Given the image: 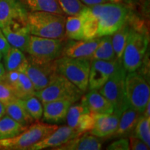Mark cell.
<instances>
[{
    "mask_svg": "<svg viewBox=\"0 0 150 150\" xmlns=\"http://www.w3.org/2000/svg\"><path fill=\"white\" fill-rule=\"evenodd\" d=\"M93 128L90 133L98 138L112 136L117 128L120 115L113 112L110 114L95 115Z\"/></svg>",
    "mask_w": 150,
    "mask_h": 150,
    "instance_id": "cell-18",
    "label": "cell"
},
{
    "mask_svg": "<svg viewBox=\"0 0 150 150\" xmlns=\"http://www.w3.org/2000/svg\"><path fill=\"white\" fill-rule=\"evenodd\" d=\"M129 148L132 150H147L149 147L145 142L134 136H129Z\"/></svg>",
    "mask_w": 150,
    "mask_h": 150,
    "instance_id": "cell-36",
    "label": "cell"
},
{
    "mask_svg": "<svg viewBox=\"0 0 150 150\" xmlns=\"http://www.w3.org/2000/svg\"><path fill=\"white\" fill-rule=\"evenodd\" d=\"M115 59V54L112 47L111 35L100 37V40L94 52L91 60L111 61Z\"/></svg>",
    "mask_w": 150,
    "mask_h": 150,
    "instance_id": "cell-29",
    "label": "cell"
},
{
    "mask_svg": "<svg viewBox=\"0 0 150 150\" xmlns=\"http://www.w3.org/2000/svg\"><path fill=\"white\" fill-rule=\"evenodd\" d=\"M99 40L100 37L91 40H70L65 43L62 56L91 60Z\"/></svg>",
    "mask_w": 150,
    "mask_h": 150,
    "instance_id": "cell-14",
    "label": "cell"
},
{
    "mask_svg": "<svg viewBox=\"0 0 150 150\" xmlns=\"http://www.w3.org/2000/svg\"><path fill=\"white\" fill-rule=\"evenodd\" d=\"M10 47V44L8 43L1 29H0V52L2 54L3 56H4Z\"/></svg>",
    "mask_w": 150,
    "mask_h": 150,
    "instance_id": "cell-38",
    "label": "cell"
},
{
    "mask_svg": "<svg viewBox=\"0 0 150 150\" xmlns=\"http://www.w3.org/2000/svg\"><path fill=\"white\" fill-rule=\"evenodd\" d=\"M126 75L127 71L121 62L109 79L98 90L99 93L111 103L114 112L120 115L129 105L125 93Z\"/></svg>",
    "mask_w": 150,
    "mask_h": 150,
    "instance_id": "cell-8",
    "label": "cell"
},
{
    "mask_svg": "<svg viewBox=\"0 0 150 150\" xmlns=\"http://www.w3.org/2000/svg\"><path fill=\"white\" fill-rule=\"evenodd\" d=\"M17 98L14 90L11 86L2 80L0 81V102L4 105H6Z\"/></svg>",
    "mask_w": 150,
    "mask_h": 150,
    "instance_id": "cell-34",
    "label": "cell"
},
{
    "mask_svg": "<svg viewBox=\"0 0 150 150\" xmlns=\"http://www.w3.org/2000/svg\"><path fill=\"white\" fill-rule=\"evenodd\" d=\"M80 1L86 6H91L99 4L108 2L113 0H80Z\"/></svg>",
    "mask_w": 150,
    "mask_h": 150,
    "instance_id": "cell-39",
    "label": "cell"
},
{
    "mask_svg": "<svg viewBox=\"0 0 150 150\" xmlns=\"http://www.w3.org/2000/svg\"><path fill=\"white\" fill-rule=\"evenodd\" d=\"M65 14L68 16L78 15L86 6L80 0H56Z\"/></svg>",
    "mask_w": 150,
    "mask_h": 150,
    "instance_id": "cell-33",
    "label": "cell"
},
{
    "mask_svg": "<svg viewBox=\"0 0 150 150\" xmlns=\"http://www.w3.org/2000/svg\"><path fill=\"white\" fill-rule=\"evenodd\" d=\"M102 141L90 131L75 137L64 145L56 147V150H99L102 149Z\"/></svg>",
    "mask_w": 150,
    "mask_h": 150,
    "instance_id": "cell-20",
    "label": "cell"
},
{
    "mask_svg": "<svg viewBox=\"0 0 150 150\" xmlns=\"http://www.w3.org/2000/svg\"><path fill=\"white\" fill-rule=\"evenodd\" d=\"M106 149L109 150H129V142L127 138H121L119 140L112 142L108 146Z\"/></svg>",
    "mask_w": 150,
    "mask_h": 150,
    "instance_id": "cell-35",
    "label": "cell"
},
{
    "mask_svg": "<svg viewBox=\"0 0 150 150\" xmlns=\"http://www.w3.org/2000/svg\"><path fill=\"white\" fill-rule=\"evenodd\" d=\"M19 76H20V72L18 71H8V72L6 71L3 80L13 88L18 83Z\"/></svg>",
    "mask_w": 150,
    "mask_h": 150,
    "instance_id": "cell-37",
    "label": "cell"
},
{
    "mask_svg": "<svg viewBox=\"0 0 150 150\" xmlns=\"http://www.w3.org/2000/svg\"><path fill=\"white\" fill-rule=\"evenodd\" d=\"M6 73V70L4 65L2 63H0V81L3 80L4 76Z\"/></svg>",
    "mask_w": 150,
    "mask_h": 150,
    "instance_id": "cell-41",
    "label": "cell"
},
{
    "mask_svg": "<svg viewBox=\"0 0 150 150\" xmlns=\"http://www.w3.org/2000/svg\"><path fill=\"white\" fill-rule=\"evenodd\" d=\"M149 35L144 29L131 26L126 45L122 56V64L127 72L138 70L147 53Z\"/></svg>",
    "mask_w": 150,
    "mask_h": 150,
    "instance_id": "cell-4",
    "label": "cell"
},
{
    "mask_svg": "<svg viewBox=\"0 0 150 150\" xmlns=\"http://www.w3.org/2000/svg\"><path fill=\"white\" fill-rule=\"evenodd\" d=\"M29 11H47L65 15L56 0H19Z\"/></svg>",
    "mask_w": 150,
    "mask_h": 150,
    "instance_id": "cell-24",
    "label": "cell"
},
{
    "mask_svg": "<svg viewBox=\"0 0 150 150\" xmlns=\"http://www.w3.org/2000/svg\"><path fill=\"white\" fill-rule=\"evenodd\" d=\"M72 102L67 100H56L44 103L42 117L49 123H61L66 120V117Z\"/></svg>",
    "mask_w": 150,
    "mask_h": 150,
    "instance_id": "cell-19",
    "label": "cell"
},
{
    "mask_svg": "<svg viewBox=\"0 0 150 150\" xmlns=\"http://www.w3.org/2000/svg\"><path fill=\"white\" fill-rule=\"evenodd\" d=\"M88 7L97 19L99 38L113 34L129 17V8L122 4L106 2Z\"/></svg>",
    "mask_w": 150,
    "mask_h": 150,
    "instance_id": "cell-1",
    "label": "cell"
},
{
    "mask_svg": "<svg viewBox=\"0 0 150 150\" xmlns=\"http://www.w3.org/2000/svg\"><path fill=\"white\" fill-rule=\"evenodd\" d=\"M124 2L127 4V5L129 6H136L138 4H139L142 0H123Z\"/></svg>",
    "mask_w": 150,
    "mask_h": 150,
    "instance_id": "cell-40",
    "label": "cell"
},
{
    "mask_svg": "<svg viewBox=\"0 0 150 150\" xmlns=\"http://www.w3.org/2000/svg\"><path fill=\"white\" fill-rule=\"evenodd\" d=\"M4 67L8 71H18L24 72L28 65V59L26 58L23 52L18 48L11 47L4 56Z\"/></svg>",
    "mask_w": 150,
    "mask_h": 150,
    "instance_id": "cell-23",
    "label": "cell"
},
{
    "mask_svg": "<svg viewBox=\"0 0 150 150\" xmlns=\"http://www.w3.org/2000/svg\"><path fill=\"white\" fill-rule=\"evenodd\" d=\"M127 102L140 113H143L150 101V88L147 80L136 71L128 72L125 79Z\"/></svg>",
    "mask_w": 150,
    "mask_h": 150,
    "instance_id": "cell-9",
    "label": "cell"
},
{
    "mask_svg": "<svg viewBox=\"0 0 150 150\" xmlns=\"http://www.w3.org/2000/svg\"><path fill=\"white\" fill-rule=\"evenodd\" d=\"M131 29V26L127 23V21L124 24L122 27L115 31L112 36V44L115 54V59L122 61L124 50L126 45L127 38Z\"/></svg>",
    "mask_w": 150,
    "mask_h": 150,
    "instance_id": "cell-27",
    "label": "cell"
},
{
    "mask_svg": "<svg viewBox=\"0 0 150 150\" xmlns=\"http://www.w3.org/2000/svg\"><path fill=\"white\" fill-rule=\"evenodd\" d=\"M59 126L37 120L31 123L18 136L8 139L0 140V149L13 150L31 149V147L50 136Z\"/></svg>",
    "mask_w": 150,
    "mask_h": 150,
    "instance_id": "cell-3",
    "label": "cell"
},
{
    "mask_svg": "<svg viewBox=\"0 0 150 150\" xmlns=\"http://www.w3.org/2000/svg\"><path fill=\"white\" fill-rule=\"evenodd\" d=\"M65 37L70 40H84L83 22L80 13L76 16H70L66 18Z\"/></svg>",
    "mask_w": 150,
    "mask_h": 150,
    "instance_id": "cell-25",
    "label": "cell"
},
{
    "mask_svg": "<svg viewBox=\"0 0 150 150\" xmlns=\"http://www.w3.org/2000/svg\"><path fill=\"white\" fill-rule=\"evenodd\" d=\"M122 61L117 59L111 61L91 60L88 78L90 90H99L104 85Z\"/></svg>",
    "mask_w": 150,
    "mask_h": 150,
    "instance_id": "cell-11",
    "label": "cell"
},
{
    "mask_svg": "<svg viewBox=\"0 0 150 150\" xmlns=\"http://www.w3.org/2000/svg\"><path fill=\"white\" fill-rule=\"evenodd\" d=\"M66 120L68 127L79 134L91 131L93 128V115L81 103L72 104L67 112Z\"/></svg>",
    "mask_w": 150,
    "mask_h": 150,
    "instance_id": "cell-13",
    "label": "cell"
},
{
    "mask_svg": "<svg viewBox=\"0 0 150 150\" xmlns=\"http://www.w3.org/2000/svg\"><path fill=\"white\" fill-rule=\"evenodd\" d=\"M28 11L19 0H0V29L12 21L27 20Z\"/></svg>",
    "mask_w": 150,
    "mask_h": 150,
    "instance_id": "cell-16",
    "label": "cell"
},
{
    "mask_svg": "<svg viewBox=\"0 0 150 150\" xmlns=\"http://www.w3.org/2000/svg\"><path fill=\"white\" fill-rule=\"evenodd\" d=\"M6 114V109H5V106L2 103L0 102V119L3 117Z\"/></svg>",
    "mask_w": 150,
    "mask_h": 150,
    "instance_id": "cell-43",
    "label": "cell"
},
{
    "mask_svg": "<svg viewBox=\"0 0 150 150\" xmlns=\"http://www.w3.org/2000/svg\"><path fill=\"white\" fill-rule=\"evenodd\" d=\"M83 93L65 76L56 73L45 88L35 95L42 104L56 100H67L72 104L80 100Z\"/></svg>",
    "mask_w": 150,
    "mask_h": 150,
    "instance_id": "cell-5",
    "label": "cell"
},
{
    "mask_svg": "<svg viewBox=\"0 0 150 150\" xmlns=\"http://www.w3.org/2000/svg\"><path fill=\"white\" fill-rule=\"evenodd\" d=\"M64 15L47 11H28L27 22L31 35L49 38H64Z\"/></svg>",
    "mask_w": 150,
    "mask_h": 150,
    "instance_id": "cell-2",
    "label": "cell"
},
{
    "mask_svg": "<svg viewBox=\"0 0 150 150\" xmlns=\"http://www.w3.org/2000/svg\"><path fill=\"white\" fill-rule=\"evenodd\" d=\"M141 115V113L131 107L130 105H128L121 113L117 128L112 136L125 138L132 136Z\"/></svg>",
    "mask_w": 150,
    "mask_h": 150,
    "instance_id": "cell-21",
    "label": "cell"
},
{
    "mask_svg": "<svg viewBox=\"0 0 150 150\" xmlns=\"http://www.w3.org/2000/svg\"><path fill=\"white\" fill-rule=\"evenodd\" d=\"M79 135L81 134L68 126L59 127L50 136L33 145L31 150H41L48 148L54 149Z\"/></svg>",
    "mask_w": 150,
    "mask_h": 150,
    "instance_id": "cell-15",
    "label": "cell"
},
{
    "mask_svg": "<svg viewBox=\"0 0 150 150\" xmlns=\"http://www.w3.org/2000/svg\"><path fill=\"white\" fill-rule=\"evenodd\" d=\"M81 103L93 115L110 114L114 112L111 103L105 98L98 90H90V92L81 98Z\"/></svg>",
    "mask_w": 150,
    "mask_h": 150,
    "instance_id": "cell-17",
    "label": "cell"
},
{
    "mask_svg": "<svg viewBox=\"0 0 150 150\" xmlns=\"http://www.w3.org/2000/svg\"><path fill=\"white\" fill-rule=\"evenodd\" d=\"M10 45L26 52L31 36L27 20L12 21L6 27L1 29Z\"/></svg>",
    "mask_w": 150,
    "mask_h": 150,
    "instance_id": "cell-12",
    "label": "cell"
},
{
    "mask_svg": "<svg viewBox=\"0 0 150 150\" xmlns=\"http://www.w3.org/2000/svg\"><path fill=\"white\" fill-rule=\"evenodd\" d=\"M91 60L61 56L55 61L56 72L83 92L88 88Z\"/></svg>",
    "mask_w": 150,
    "mask_h": 150,
    "instance_id": "cell-6",
    "label": "cell"
},
{
    "mask_svg": "<svg viewBox=\"0 0 150 150\" xmlns=\"http://www.w3.org/2000/svg\"><path fill=\"white\" fill-rule=\"evenodd\" d=\"M2 54H1V52H0V61H1V59H2Z\"/></svg>",
    "mask_w": 150,
    "mask_h": 150,
    "instance_id": "cell-44",
    "label": "cell"
},
{
    "mask_svg": "<svg viewBox=\"0 0 150 150\" xmlns=\"http://www.w3.org/2000/svg\"><path fill=\"white\" fill-rule=\"evenodd\" d=\"M24 73L32 82L35 92L45 88L57 73L55 61L50 63H38L30 58Z\"/></svg>",
    "mask_w": 150,
    "mask_h": 150,
    "instance_id": "cell-10",
    "label": "cell"
},
{
    "mask_svg": "<svg viewBox=\"0 0 150 150\" xmlns=\"http://www.w3.org/2000/svg\"><path fill=\"white\" fill-rule=\"evenodd\" d=\"M132 136L138 138L150 147V117L140 115Z\"/></svg>",
    "mask_w": 150,
    "mask_h": 150,
    "instance_id": "cell-31",
    "label": "cell"
},
{
    "mask_svg": "<svg viewBox=\"0 0 150 150\" xmlns=\"http://www.w3.org/2000/svg\"><path fill=\"white\" fill-rule=\"evenodd\" d=\"M142 115L146 116V117H150V101L149 102H148L147 106H146L145 107V109L144 110L143 113H142Z\"/></svg>",
    "mask_w": 150,
    "mask_h": 150,
    "instance_id": "cell-42",
    "label": "cell"
},
{
    "mask_svg": "<svg viewBox=\"0 0 150 150\" xmlns=\"http://www.w3.org/2000/svg\"><path fill=\"white\" fill-rule=\"evenodd\" d=\"M83 22L84 40H91L98 37V24L97 19L88 6L80 12Z\"/></svg>",
    "mask_w": 150,
    "mask_h": 150,
    "instance_id": "cell-28",
    "label": "cell"
},
{
    "mask_svg": "<svg viewBox=\"0 0 150 150\" xmlns=\"http://www.w3.org/2000/svg\"><path fill=\"white\" fill-rule=\"evenodd\" d=\"M22 100L28 113L33 120H40L43 114V105L40 99L34 95Z\"/></svg>",
    "mask_w": 150,
    "mask_h": 150,
    "instance_id": "cell-32",
    "label": "cell"
},
{
    "mask_svg": "<svg viewBox=\"0 0 150 150\" xmlns=\"http://www.w3.org/2000/svg\"><path fill=\"white\" fill-rule=\"evenodd\" d=\"M27 127L8 115H4L0 119V140L13 138L25 130Z\"/></svg>",
    "mask_w": 150,
    "mask_h": 150,
    "instance_id": "cell-26",
    "label": "cell"
},
{
    "mask_svg": "<svg viewBox=\"0 0 150 150\" xmlns=\"http://www.w3.org/2000/svg\"><path fill=\"white\" fill-rule=\"evenodd\" d=\"M5 109L7 115L24 127L29 126L33 123V119L28 113L23 100L21 99H14L8 104L5 105Z\"/></svg>",
    "mask_w": 150,
    "mask_h": 150,
    "instance_id": "cell-22",
    "label": "cell"
},
{
    "mask_svg": "<svg viewBox=\"0 0 150 150\" xmlns=\"http://www.w3.org/2000/svg\"><path fill=\"white\" fill-rule=\"evenodd\" d=\"M17 98L24 99L35 95V91L32 82L24 72H20L18 83L13 88Z\"/></svg>",
    "mask_w": 150,
    "mask_h": 150,
    "instance_id": "cell-30",
    "label": "cell"
},
{
    "mask_svg": "<svg viewBox=\"0 0 150 150\" xmlns=\"http://www.w3.org/2000/svg\"><path fill=\"white\" fill-rule=\"evenodd\" d=\"M64 38H49L31 35L26 52L38 63L56 61L63 54Z\"/></svg>",
    "mask_w": 150,
    "mask_h": 150,
    "instance_id": "cell-7",
    "label": "cell"
}]
</instances>
